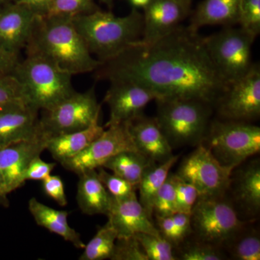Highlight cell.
<instances>
[{
    "mask_svg": "<svg viewBox=\"0 0 260 260\" xmlns=\"http://www.w3.org/2000/svg\"><path fill=\"white\" fill-rule=\"evenodd\" d=\"M42 181L43 190L48 197L54 200L60 206L64 207L68 205L64 183L59 176L49 175Z\"/></svg>",
    "mask_w": 260,
    "mask_h": 260,
    "instance_id": "cell-38",
    "label": "cell"
},
{
    "mask_svg": "<svg viewBox=\"0 0 260 260\" xmlns=\"http://www.w3.org/2000/svg\"><path fill=\"white\" fill-rule=\"evenodd\" d=\"M47 136L44 133L34 139L0 148V173L5 191L9 194L25 184V174L32 159L46 150Z\"/></svg>",
    "mask_w": 260,
    "mask_h": 260,
    "instance_id": "cell-14",
    "label": "cell"
},
{
    "mask_svg": "<svg viewBox=\"0 0 260 260\" xmlns=\"http://www.w3.org/2000/svg\"><path fill=\"white\" fill-rule=\"evenodd\" d=\"M55 167V162H45L41 158L40 155L32 159L27 168L25 180L43 181L51 175V172Z\"/></svg>",
    "mask_w": 260,
    "mask_h": 260,
    "instance_id": "cell-39",
    "label": "cell"
},
{
    "mask_svg": "<svg viewBox=\"0 0 260 260\" xmlns=\"http://www.w3.org/2000/svg\"><path fill=\"white\" fill-rule=\"evenodd\" d=\"M223 120L248 121L260 115V69L253 64L242 78L228 85L215 104Z\"/></svg>",
    "mask_w": 260,
    "mask_h": 260,
    "instance_id": "cell-11",
    "label": "cell"
},
{
    "mask_svg": "<svg viewBox=\"0 0 260 260\" xmlns=\"http://www.w3.org/2000/svg\"><path fill=\"white\" fill-rule=\"evenodd\" d=\"M129 1L135 8H144L148 4L150 0H129Z\"/></svg>",
    "mask_w": 260,
    "mask_h": 260,
    "instance_id": "cell-45",
    "label": "cell"
},
{
    "mask_svg": "<svg viewBox=\"0 0 260 260\" xmlns=\"http://www.w3.org/2000/svg\"><path fill=\"white\" fill-rule=\"evenodd\" d=\"M17 1H18V0H0V8L4 6L5 5L9 4V3H14V2Z\"/></svg>",
    "mask_w": 260,
    "mask_h": 260,
    "instance_id": "cell-46",
    "label": "cell"
},
{
    "mask_svg": "<svg viewBox=\"0 0 260 260\" xmlns=\"http://www.w3.org/2000/svg\"><path fill=\"white\" fill-rule=\"evenodd\" d=\"M232 172L223 167L200 143L183 160L176 174L192 184L199 197L212 198L226 194Z\"/></svg>",
    "mask_w": 260,
    "mask_h": 260,
    "instance_id": "cell-10",
    "label": "cell"
},
{
    "mask_svg": "<svg viewBox=\"0 0 260 260\" xmlns=\"http://www.w3.org/2000/svg\"><path fill=\"white\" fill-rule=\"evenodd\" d=\"M99 1L102 2V3H104V4L108 5L110 6V5H112L113 1H114V0H99Z\"/></svg>",
    "mask_w": 260,
    "mask_h": 260,
    "instance_id": "cell-47",
    "label": "cell"
},
{
    "mask_svg": "<svg viewBox=\"0 0 260 260\" xmlns=\"http://www.w3.org/2000/svg\"><path fill=\"white\" fill-rule=\"evenodd\" d=\"M99 119L100 117L86 129L47 136L46 150H49L53 158L61 164L76 156L104 131V126L99 124Z\"/></svg>",
    "mask_w": 260,
    "mask_h": 260,
    "instance_id": "cell-21",
    "label": "cell"
},
{
    "mask_svg": "<svg viewBox=\"0 0 260 260\" xmlns=\"http://www.w3.org/2000/svg\"><path fill=\"white\" fill-rule=\"evenodd\" d=\"M96 170L99 179L113 198L125 199L136 194L137 187L125 179L113 173L110 174L102 167L97 168Z\"/></svg>",
    "mask_w": 260,
    "mask_h": 260,
    "instance_id": "cell-34",
    "label": "cell"
},
{
    "mask_svg": "<svg viewBox=\"0 0 260 260\" xmlns=\"http://www.w3.org/2000/svg\"><path fill=\"white\" fill-rule=\"evenodd\" d=\"M148 260H177L174 246L161 236L140 233L135 235Z\"/></svg>",
    "mask_w": 260,
    "mask_h": 260,
    "instance_id": "cell-29",
    "label": "cell"
},
{
    "mask_svg": "<svg viewBox=\"0 0 260 260\" xmlns=\"http://www.w3.org/2000/svg\"><path fill=\"white\" fill-rule=\"evenodd\" d=\"M202 142L223 167L234 170L259 153L260 128L248 121L215 120Z\"/></svg>",
    "mask_w": 260,
    "mask_h": 260,
    "instance_id": "cell-6",
    "label": "cell"
},
{
    "mask_svg": "<svg viewBox=\"0 0 260 260\" xmlns=\"http://www.w3.org/2000/svg\"><path fill=\"white\" fill-rule=\"evenodd\" d=\"M237 23L240 28L257 37L260 32V0H239Z\"/></svg>",
    "mask_w": 260,
    "mask_h": 260,
    "instance_id": "cell-32",
    "label": "cell"
},
{
    "mask_svg": "<svg viewBox=\"0 0 260 260\" xmlns=\"http://www.w3.org/2000/svg\"><path fill=\"white\" fill-rule=\"evenodd\" d=\"M0 202L3 204L8 205V194L5 191L4 180L1 173H0Z\"/></svg>",
    "mask_w": 260,
    "mask_h": 260,
    "instance_id": "cell-44",
    "label": "cell"
},
{
    "mask_svg": "<svg viewBox=\"0 0 260 260\" xmlns=\"http://www.w3.org/2000/svg\"><path fill=\"white\" fill-rule=\"evenodd\" d=\"M137 150L155 164H162L173 156V149L156 119L143 114L127 122Z\"/></svg>",
    "mask_w": 260,
    "mask_h": 260,
    "instance_id": "cell-20",
    "label": "cell"
},
{
    "mask_svg": "<svg viewBox=\"0 0 260 260\" xmlns=\"http://www.w3.org/2000/svg\"><path fill=\"white\" fill-rule=\"evenodd\" d=\"M101 109L93 88L83 93L75 91L49 110L43 111V133L53 136L86 129L100 117Z\"/></svg>",
    "mask_w": 260,
    "mask_h": 260,
    "instance_id": "cell-9",
    "label": "cell"
},
{
    "mask_svg": "<svg viewBox=\"0 0 260 260\" xmlns=\"http://www.w3.org/2000/svg\"><path fill=\"white\" fill-rule=\"evenodd\" d=\"M28 210L39 226L63 238L75 247L83 249L85 244L81 240L79 233L70 227L68 223L69 212L54 209L34 198L29 200Z\"/></svg>",
    "mask_w": 260,
    "mask_h": 260,
    "instance_id": "cell-23",
    "label": "cell"
},
{
    "mask_svg": "<svg viewBox=\"0 0 260 260\" xmlns=\"http://www.w3.org/2000/svg\"><path fill=\"white\" fill-rule=\"evenodd\" d=\"M102 134L83 151L61 164L76 174L102 167L116 154L127 150L138 151L128 129L127 122L104 127Z\"/></svg>",
    "mask_w": 260,
    "mask_h": 260,
    "instance_id": "cell-12",
    "label": "cell"
},
{
    "mask_svg": "<svg viewBox=\"0 0 260 260\" xmlns=\"http://www.w3.org/2000/svg\"><path fill=\"white\" fill-rule=\"evenodd\" d=\"M25 49L72 75L95 71L102 63L88 50L70 17L37 16Z\"/></svg>",
    "mask_w": 260,
    "mask_h": 260,
    "instance_id": "cell-2",
    "label": "cell"
},
{
    "mask_svg": "<svg viewBox=\"0 0 260 260\" xmlns=\"http://www.w3.org/2000/svg\"><path fill=\"white\" fill-rule=\"evenodd\" d=\"M37 15L18 1L0 8V49L19 56Z\"/></svg>",
    "mask_w": 260,
    "mask_h": 260,
    "instance_id": "cell-17",
    "label": "cell"
},
{
    "mask_svg": "<svg viewBox=\"0 0 260 260\" xmlns=\"http://www.w3.org/2000/svg\"><path fill=\"white\" fill-rule=\"evenodd\" d=\"M111 85L104 102L109 106V121L104 127L126 123L143 114L149 103L158 99L156 94L141 84L124 78L109 80Z\"/></svg>",
    "mask_w": 260,
    "mask_h": 260,
    "instance_id": "cell-13",
    "label": "cell"
},
{
    "mask_svg": "<svg viewBox=\"0 0 260 260\" xmlns=\"http://www.w3.org/2000/svg\"><path fill=\"white\" fill-rule=\"evenodd\" d=\"M156 102L155 119L172 149L198 145L203 141L212 106L185 98L158 99Z\"/></svg>",
    "mask_w": 260,
    "mask_h": 260,
    "instance_id": "cell-5",
    "label": "cell"
},
{
    "mask_svg": "<svg viewBox=\"0 0 260 260\" xmlns=\"http://www.w3.org/2000/svg\"><path fill=\"white\" fill-rule=\"evenodd\" d=\"M232 259L237 260H259L260 238L256 230L246 231L243 228L235 237L225 244Z\"/></svg>",
    "mask_w": 260,
    "mask_h": 260,
    "instance_id": "cell-28",
    "label": "cell"
},
{
    "mask_svg": "<svg viewBox=\"0 0 260 260\" xmlns=\"http://www.w3.org/2000/svg\"><path fill=\"white\" fill-rule=\"evenodd\" d=\"M232 202L223 196L199 197L191 213L195 239L223 248L246 226Z\"/></svg>",
    "mask_w": 260,
    "mask_h": 260,
    "instance_id": "cell-7",
    "label": "cell"
},
{
    "mask_svg": "<svg viewBox=\"0 0 260 260\" xmlns=\"http://www.w3.org/2000/svg\"><path fill=\"white\" fill-rule=\"evenodd\" d=\"M159 234L174 246L180 245V237L177 232L172 216L155 217Z\"/></svg>",
    "mask_w": 260,
    "mask_h": 260,
    "instance_id": "cell-40",
    "label": "cell"
},
{
    "mask_svg": "<svg viewBox=\"0 0 260 260\" xmlns=\"http://www.w3.org/2000/svg\"><path fill=\"white\" fill-rule=\"evenodd\" d=\"M177 213L175 190V174L169 173L165 182L160 188L153 203L155 217L171 216Z\"/></svg>",
    "mask_w": 260,
    "mask_h": 260,
    "instance_id": "cell-31",
    "label": "cell"
},
{
    "mask_svg": "<svg viewBox=\"0 0 260 260\" xmlns=\"http://www.w3.org/2000/svg\"><path fill=\"white\" fill-rule=\"evenodd\" d=\"M191 0H150L143 13L141 42L158 40L180 25L190 13Z\"/></svg>",
    "mask_w": 260,
    "mask_h": 260,
    "instance_id": "cell-16",
    "label": "cell"
},
{
    "mask_svg": "<svg viewBox=\"0 0 260 260\" xmlns=\"http://www.w3.org/2000/svg\"><path fill=\"white\" fill-rule=\"evenodd\" d=\"M95 71L99 79L124 78L141 84L158 99L185 98L210 106L229 84L212 60L204 38L181 25L155 42L138 43Z\"/></svg>",
    "mask_w": 260,
    "mask_h": 260,
    "instance_id": "cell-1",
    "label": "cell"
},
{
    "mask_svg": "<svg viewBox=\"0 0 260 260\" xmlns=\"http://www.w3.org/2000/svg\"><path fill=\"white\" fill-rule=\"evenodd\" d=\"M92 55L104 62L141 42L143 36V15L133 8L126 16L117 17L101 10L73 18Z\"/></svg>",
    "mask_w": 260,
    "mask_h": 260,
    "instance_id": "cell-3",
    "label": "cell"
},
{
    "mask_svg": "<svg viewBox=\"0 0 260 260\" xmlns=\"http://www.w3.org/2000/svg\"><path fill=\"white\" fill-rule=\"evenodd\" d=\"M236 171V169H234ZM232 193L234 208L248 220H252L260 211V162L251 160L232 172L227 191Z\"/></svg>",
    "mask_w": 260,
    "mask_h": 260,
    "instance_id": "cell-19",
    "label": "cell"
},
{
    "mask_svg": "<svg viewBox=\"0 0 260 260\" xmlns=\"http://www.w3.org/2000/svg\"><path fill=\"white\" fill-rule=\"evenodd\" d=\"M171 216H172L173 222H174L181 242H184L186 238L192 234L191 214L177 212V213H174V215H171Z\"/></svg>",
    "mask_w": 260,
    "mask_h": 260,
    "instance_id": "cell-41",
    "label": "cell"
},
{
    "mask_svg": "<svg viewBox=\"0 0 260 260\" xmlns=\"http://www.w3.org/2000/svg\"><path fill=\"white\" fill-rule=\"evenodd\" d=\"M239 0H204L191 16L188 28L198 32L207 25H232L237 23Z\"/></svg>",
    "mask_w": 260,
    "mask_h": 260,
    "instance_id": "cell-24",
    "label": "cell"
},
{
    "mask_svg": "<svg viewBox=\"0 0 260 260\" xmlns=\"http://www.w3.org/2000/svg\"><path fill=\"white\" fill-rule=\"evenodd\" d=\"M100 10L94 0H51L50 11L48 15H58L74 18L90 14Z\"/></svg>",
    "mask_w": 260,
    "mask_h": 260,
    "instance_id": "cell-33",
    "label": "cell"
},
{
    "mask_svg": "<svg viewBox=\"0 0 260 260\" xmlns=\"http://www.w3.org/2000/svg\"><path fill=\"white\" fill-rule=\"evenodd\" d=\"M78 176L77 202L80 209L88 215H107L112 196L99 179L96 169L86 171Z\"/></svg>",
    "mask_w": 260,
    "mask_h": 260,
    "instance_id": "cell-22",
    "label": "cell"
},
{
    "mask_svg": "<svg viewBox=\"0 0 260 260\" xmlns=\"http://www.w3.org/2000/svg\"><path fill=\"white\" fill-rule=\"evenodd\" d=\"M153 162L140 152L127 150L109 158L102 167L125 179L138 189L145 170Z\"/></svg>",
    "mask_w": 260,
    "mask_h": 260,
    "instance_id": "cell-26",
    "label": "cell"
},
{
    "mask_svg": "<svg viewBox=\"0 0 260 260\" xmlns=\"http://www.w3.org/2000/svg\"><path fill=\"white\" fill-rule=\"evenodd\" d=\"M12 74L20 83L25 102L39 111L49 110L75 92L73 75L37 54L19 60Z\"/></svg>",
    "mask_w": 260,
    "mask_h": 260,
    "instance_id": "cell-4",
    "label": "cell"
},
{
    "mask_svg": "<svg viewBox=\"0 0 260 260\" xmlns=\"http://www.w3.org/2000/svg\"><path fill=\"white\" fill-rule=\"evenodd\" d=\"M223 248L195 239L181 246L177 255L182 260H223L227 259Z\"/></svg>",
    "mask_w": 260,
    "mask_h": 260,
    "instance_id": "cell-30",
    "label": "cell"
},
{
    "mask_svg": "<svg viewBox=\"0 0 260 260\" xmlns=\"http://www.w3.org/2000/svg\"><path fill=\"white\" fill-rule=\"evenodd\" d=\"M19 60V56L0 49V73L12 74Z\"/></svg>",
    "mask_w": 260,
    "mask_h": 260,
    "instance_id": "cell-43",
    "label": "cell"
},
{
    "mask_svg": "<svg viewBox=\"0 0 260 260\" xmlns=\"http://www.w3.org/2000/svg\"><path fill=\"white\" fill-rule=\"evenodd\" d=\"M254 39L242 28H226L204 38L212 60L228 83L239 79L250 70Z\"/></svg>",
    "mask_w": 260,
    "mask_h": 260,
    "instance_id": "cell-8",
    "label": "cell"
},
{
    "mask_svg": "<svg viewBox=\"0 0 260 260\" xmlns=\"http://www.w3.org/2000/svg\"><path fill=\"white\" fill-rule=\"evenodd\" d=\"M175 190L177 212L191 214L199 198V193L196 188L175 174Z\"/></svg>",
    "mask_w": 260,
    "mask_h": 260,
    "instance_id": "cell-36",
    "label": "cell"
},
{
    "mask_svg": "<svg viewBox=\"0 0 260 260\" xmlns=\"http://www.w3.org/2000/svg\"><path fill=\"white\" fill-rule=\"evenodd\" d=\"M19 102L26 103L18 80L11 73H0V105Z\"/></svg>",
    "mask_w": 260,
    "mask_h": 260,
    "instance_id": "cell-37",
    "label": "cell"
},
{
    "mask_svg": "<svg viewBox=\"0 0 260 260\" xmlns=\"http://www.w3.org/2000/svg\"><path fill=\"white\" fill-rule=\"evenodd\" d=\"M107 216L117 238L133 237L140 233L160 236L153 220L140 204L137 194L125 199H115L112 197Z\"/></svg>",
    "mask_w": 260,
    "mask_h": 260,
    "instance_id": "cell-18",
    "label": "cell"
},
{
    "mask_svg": "<svg viewBox=\"0 0 260 260\" xmlns=\"http://www.w3.org/2000/svg\"><path fill=\"white\" fill-rule=\"evenodd\" d=\"M37 16H45L49 15L50 11L51 0H18Z\"/></svg>",
    "mask_w": 260,
    "mask_h": 260,
    "instance_id": "cell-42",
    "label": "cell"
},
{
    "mask_svg": "<svg viewBox=\"0 0 260 260\" xmlns=\"http://www.w3.org/2000/svg\"><path fill=\"white\" fill-rule=\"evenodd\" d=\"M112 260H148L138 239L133 237L117 238Z\"/></svg>",
    "mask_w": 260,
    "mask_h": 260,
    "instance_id": "cell-35",
    "label": "cell"
},
{
    "mask_svg": "<svg viewBox=\"0 0 260 260\" xmlns=\"http://www.w3.org/2000/svg\"><path fill=\"white\" fill-rule=\"evenodd\" d=\"M39 112L25 102L0 105V148L43 134Z\"/></svg>",
    "mask_w": 260,
    "mask_h": 260,
    "instance_id": "cell-15",
    "label": "cell"
},
{
    "mask_svg": "<svg viewBox=\"0 0 260 260\" xmlns=\"http://www.w3.org/2000/svg\"><path fill=\"white\" fill-rule=\"evenodd\" d=\"M178 158L179 155H173L172 158L162 164L153 162L145 170L140 181L138 186L140 195L138 200L152 220H153V203L155 196Z\"/></svg>",
    "mask_w": 260,
    "mask_h": 260,
    "instance_id": "cell-25",
    "label": "cell"
},
{
    "mask_svg": "<svg viewBox=\"0 0 260 260\" xmlns=\"http://www.w3.org/2000/svg\"><path fill=\"white\" fill-rule=\"evenodd\" d=\"M117 234L108 221L98 229L96 234L88 244L84 246L80 260H104L110 259L114 251Z\"/></svg>",
    "mask_w": 260,
    "mask_h": 260,
    "instance_id": "cell-27",
    "label": "cell"
}]
</instances>
